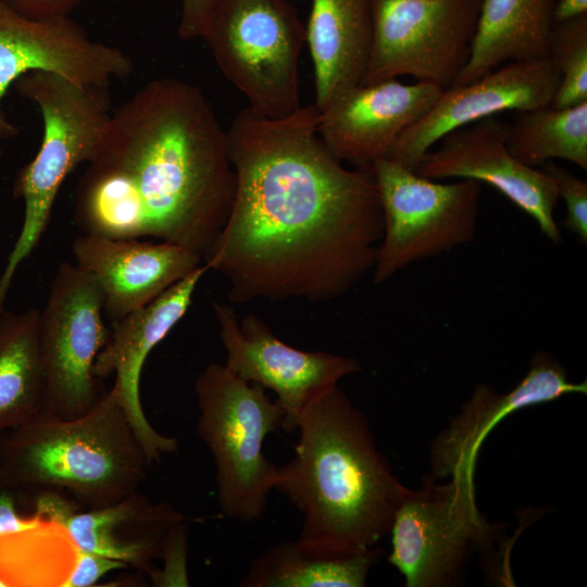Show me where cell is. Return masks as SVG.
Masks as SVG:
<instances>
[{"label":"cell","mask_w":587,"mask_h":587,"mask_svg":"<svg viewBox=\"0 0 587 587\" xmlns=\"http://www.w3.org/2000/svg\"><path fill=\"white\" fill-rule=\"evenodd\" d=\"M0 587H5L4 583L0 579Z\"/></svg>","instance_id":"e575fe53"},{"label":"cell","mask_w":587,"mask_h":587,"mask_svg":"<svg viewBox=\"0 0 587 587\" xmlns=\"http://www.w3.org/2000/svg\"><path fill=\"white\" fill-rule=\"evenodd\" d=\"M18 14L36 21L70 17L83 0H2Z\"/></svg>","instance_id":"4dcf8cb0"},{"label":"cell","mask_w":587,"mask_h":587,"mask_svg":"<svg viewBox=\"0 0 587 587\" xmlns=\"http://www.w3.org/2000/svg\"><path fill=\"white\" fill-rule=\"evenodd\" d=\"M151 464L111 390L85 414L40 413L0 434V487L55 491L89 509L137 492Z\"/></svg>","instance_id":"277c9868"},{"label":"cell","mask_w":587,"mask_h":587,"mask_svg":"<svg viewBox=\"0 0 587 587\" xmlns=\"http://www.w3.org/2000/svg\"><path fill=\"white\" fill-rule=\"evenodd\" d=\"M583 15H587V0H553V24L566 22Z\"/></svg>","instance_id":"836d02e7"},{"label":"cell","mask_w":587,"mask_h":587,"mask_svg":"<svg viewBox=\"0 0 587 587\" xmlns=\"http://www.w3.org/2000/svg\"><path fill=\"white\" fill-rule=\"evenodd\" d=\"M289 462L273 489L302 514V545L336 554L372 548L389 532L409 488L377 449L367 420L334 386L301 411Z\"/></svg>","instance_id":"3957f363"},{"label":"cell","mask_w":587,"mask_h":587,"mask_svg":"<svg viewBox=\"0 0 587 587\" xmlns=\"http://www.w3.org/2000/svg\"><path fill=\"white\" fill-rule=\"evenodd\" d=\"M587 384L569 380L567 371L552 354L535 353L525 376L509 391L477 386L459 415L435 439L432 474L437 479L473 477L482 444L508 415L570 394H586Z\"/></svg>","instance_id":"d6986e66"},{"label":"cell","mask_w":587,"mask_h":587,"mask_svg":"<svg viewBox=\"0 0 587 587\" xmlns=\"http://www.w3.org/2000/svg\"><path fill=\"white\" fill-rule=\"evenodd\" d=\"M208 271L201 264L151 302L112 324L109 339L95 362L93 373L99 379L114 375L111 390L151 463L176 452L178 441L155 430L147 420L139 394L141 371L152 349L186 314L198 283Z\"/></svg>","instance_id":"2e32d148"},{"label":"cell","mask_w":587,"mask_h":587,"mask_svg":"<svg viewBox=\"0 0 587 587\" xmlns=\"http://www.w3.org/2000/svg\"><path fill=\"white\" fill-rule=\"evenodd\" d=\"M507 138L508 124L497 116L472 123L441 138L414 172L433 180L485 183L533 217L546 238L560 243L561 230L553 217L559 200L554 182L542 170L514 158Z\"/></svg>","instance_id":"5bb4252c"},{"label":"cell","mask_w":587,"mask_h":587,"mask_svg":"<svg viewBox=\"0 0 587 587\" xmlns=\"http://www.w3.org/2000/svg\"><path fill=\"white\" fill-rule=\"evenodd\" d=\"M35 514L62 525L80 551L90 552L140 569L149 567L151 558L160 555L165 532H154L137 541H125L115 529L128 522L167 525L183 515L170 504H151L137 492L102 508L77 512L75 503L55 491L37 494Z\"/></svg>","instance_id":"ffe728a7"},{"label":"cell","mask_w":587,"mask_h":587,"mask_svg":"<svg viewBox=\"0 0 587 587\" xmlns=\"http://www.w3.org/2000/svg\"><path fill=\"white\" fill-rule=\"evenodd\" d=\"M319 115L314 103L278 118L246 108L226 130L235 197L203 263L233 304L329 301L375 265L384 216L372 168H346Z\"/></svg>","instance_id":"6da1fadb"},{"label":"cell","mask_w":587,"mask_h":587,"mask_svg":"<svg viewBox=\"0 0 587 587\" xmlns=\"http://www.w3.org/2000/svg\"><path fill=\"white\" fill-rule=\"evenodd\" d=\"M78 552L62 525L42 519L32 528L0 536V579L5 587H63Z\"/></svg>","instance_id":"484cf974"},{"label":"cell","mask_w":587,"mask_h":587,"mask_svg":"<svg viewBox=\"0 0 587 587\" xmlns=\"http://www.w3.org/2000/svg\"><path fill=\"white\" fill-rule=\"evenodd\" d=\"M122 561L80 551L63 587H88L95 585L109 572L127 567Z\"/></svg>","instance_id":"f546056e"},{"label":"cell","mask_w":587,"mask_h":587,"mask_svg":"<svg viewBox=\"0 0 587 587\" xmlns=\"http://www.w3.org/2000/svg\"><path fill=\"white\" fill-rule=\"evenodd\" d=\"M371 168L384 216L373 267L376 285L412 263L473 240L482 196L479 182L428 179L387 158Z\"/></svg>","instance_id":"ba28073f"},{"label":"cell","mask_w":587,"mask_h":587,"mask_svg":"<svg viewBox=\"0 0 587 587\" xmlns=\"http://www.w3.org/2000/svg\"><path fill=\"white\" fill-rule=\"evenodd\" d=\"M222 0H182L178 35L184 40L201 38Z\"/></svg>","instance_id":"1f68e13d"},{"label":"cell","mask_w":587,"mask_h":587,"mask_svg":"<svg viewBox=\"0 0 587 587\" xmlns=\"http://www.w3.org/2000/svg\"><path fill=\"white\" fill-rule=\"evenodd\" d=\"M197 434L212 455L218 507L225 517H262L277 466L263 453L264 439L283 426L284 412L261 385L246 382L225 363L197 376Z\"/></svg>","instance_id":"8992f818"},{"label":"cell","mask_w":587,"mask_h":587,"mask_svg":"<svg viewBox=\"0 0 587 587\" xmlns=\"http://www.w3.org/2000/svg\"><path fill=\"white\" fill-rule=\"evenodd\" d=\"M372 39L370 0H311L305 25L315 82V107L361 83Z\"/></svg>","instance_id":"44dd1931"},{"label":"cell","mask_w":587,"mask_h":587,"mask_svg":"<svg viewBox=\"0 0 587 587\" xmlns=\"http://www.w3.org/2000/svg\"><path fill=\"white\" fill-rule=\"evenodd\" d=\"M13 87L38 108L43 132L38 152L14 186V195L24 201V220L0 276V315L18 266L49 224L63 182L92 158L112 114L109 88L80 85L57 73L33 71Z\"/></svg>","instance_id":"5b68a950"},{"label":"cell","mask_w":587,"mask_h":587,"mask_svg":"<svg viewBox=\"0 0 587 587\" xmlns=\"http://www.w3.org/2000/svg\"><path fill=\"white\" fill-rule=\"evenodd\" d=\"M187 528L185 520L173 523L165 532L160 555L164 569L151 572L157 586H188L186 572Z\"/></svg>","instance_id":"f1b7e54d"},{"label":"cell","mask_w":587,"mask_h":587,"mask_svg":"<svg viewBox=\"0 0 587 587\" xmlns=\"http://www.w3.org/2000/svg\"><path fill=\"white\" fill-rule=\"evenodd\" d=\"M508 148L532 167L554 159L587 170V101L566 108L545 105L519 111L508 124Z\"/></svg>","instance_id":"d4e9b609"},{"label":"cell","mask_w":587,"mask_h":587,"mask_svg":"<svg viewBox=\"0 0 587 587\" xmlns=\"http://www.w3.org/2000/svg\"><path fill=\"white\" fill-rule=\"evenodd\" d=\"M553 0H482L467 63L451 86L512 62L548 58Z\"/></svg>","instance_id":"7402d4cb"},{"label":"cell","mask_w":587,"mask_h":587,"mask_svg":"<svg viewBox=\"0 0 587 587\" xmlns=\"http://www.w3.org/2000/svg\"><path fill=\"white\" fill-rule=\"evenodd\" d=\"M41 521L42 517L36 514L27 517L20 515L12 491L0 487V536L32 528Z\"/></svg>","instance_id":"d6a6232c"},{"label":"cell","mask_w":587,"mask_h":587,"mask_svg":"<svg viewBox=\"0 0 587 587\" xmlns=\"http://www.w3.org/2000/svg\"><path fill=\"white\" fill-rule=\"evenodd\" d=\"M1 157H2V151H1V149H0V162H1Z\"/></svg>","instance_id":"d590c367"},{"label":"cell","mask_w":587,"mask_h":587,"mask_svg":"<svg viewBox=\"0 0 587 587\" xmlns=\"http://www.w3.org/2000/svg\"><path fill=\"white\" fill-rule=\"evenodd\" d=\"M33 71L52 72L80 85L109 88L112 80L132 75L134 62L120 48L92 40L71 17L30 20L0 0V140L18 134L1 101L21 76Z\"/></svg>","instance_id":"4fadbf2b"},{"label":"cell","mask_w":587,"mask_h":587,"mask_svg":"<svg viewBox=\"0 0 587 587\" xmlns=\"http://www.w3.org/2000/svg\"><path fill=\"white\" fill-rule=\"evenodd\" d=\"M482 0H370L372 39L361 83L399 76L450 87L469 61Z\"/></svg>","instance_id":"30bf717a"},{"label":"cell","mask_w":587,"mask_h":587,"mask_svg":"<svg viewBox=\"0 0 587 587\" xmlns=\"http://www.w3.org/2000/svg\"><path fill=\"white\" fill-rule=\"evenodd\" d=\"M560 76L549 58L512 61L464 85L444 89L429 110L397 139L387 159L415 171L447 134L505 111L550 105Z\"/></svg>","instance_id":"9a60e30c"},{"label":"cell","mask_w":587,"mask_h":587,"mask_svg":"<svg viewBox=\"0 0 587 587\" xmlns=\"http://www.w3.org/2000/svg\"><path fill=\"white\" fill-rule=\"evenodd\" d=\"M79 178L75 221L87 234L182 246L202 260L235 197L228 137L202 90L153 79L112 112Z\"/></svg>","instance_id":"7a4b0ae2"},{"label":"cell","mask_w":587,"mask_h":587,"mask_svg":"<svg viewBox=\"0 0 587 587\" xmlns=\"http://www.w3.org/2000/svg\"><path fill=\"white\" fill-rule=\"evenodd\" d=\"M45 370L39 311L0 315V434L42 413Z\"/></svg>","instance_id":"603a6c76"},{"label":"cell","mask_w":587,"mask_h":587,"mask_svg":"<svg viewBox=\"0 0 587 587\" xmlns=\"http://www.w3.org/2000/svg\"><path fill=\"white\" fill-rule=\"evenodd\" d=\"M382 555L372 548L357 554H336L295 541H282L253 559L240 587H363Z\"/></svg>","instance_id":"cb8c5ba5"},{"label":"cell","mask_w":587,"mask_h":587,"mask_svg":"<svg viewBox=\"0 0 587 587\" xmlns=\"http://www.w3.org/2000/svg\"><path fill=\"white\" fill-rule=\"evenodd\" d=\"M542 171L554 182L559 199H563L566 216L562 221L571 234L577 236L582 243L587 242V182L582 179L553 161L545 163Z\"/></svg>","instance_id":"83f0119b"},{"label":"cell","mask_w":587,"mask_h":587,"mask_svg":"<svg viewBox=\"0 0 587 587\" xmlns=\"http://www.w3.org/2000/svg\"><path fill=\"white\" fill-rule=\"evenodd\" d=\"M389 532L388 562L407 587L458 585L472 554L492 548L499 533L478 511L473 477L440 483L430 475L408 490Z\"/></svg>","instance_id":"9c48e42d"},{"label":"cell","mask_w":587,"mask_h":587,"mask_svg":"<svg viewBox=\"0 0 587 587\" xmlns=\"http://www.w3.org/2000/svg\"><path fill=\"white\" fill-rule=\"evenodd\" d=\"M548 58L560 76L550 105L566 108L587 101V15L553 24Z\"/></svg>","instance_id":"4316f807"},{"label":"cell","mask_w":587,"mask_h":587,"mask_svg":"<svg viewBox=\"0 0 587 587\" xmlns=\"http://www.w3.org/2000/svg\"><path fill=\"white\" fill-rule=\"evenodd\" d=\"M442 90L398 78L360 83L319 111L317 134L340 162L371 167L388 157L399 136L429 110Z\"/></svg>","instance_id":"e0dca14e"},{"label":"cell","mask_w":587,"mask_h":587,"mask_svg":"<svg viewBox=\"0 0 587 587\" xmlns=\"http://www.w3.org/2000/svg\"><path fill=\"white\" fill-rule=\"evenodd\" d=\"M105 320L93 279L76 264H60L39 311L43 414L77 417L102 397L93 366L110 336Z\"/></svg>","instance_id":"8fae6325"},{"label":"cell","mask_w":587,"mask_h":587,"mask_svg":"<svg viewBox=\"0 0 587 587\" xmlns=\"http://www.w3.org/2000/svg\"><path fill=\"white\" fill-rule=\"evenodd\" d=\"M225 365L246 382L276 395L284 412L282 429L296 430L304 407L338 382L362 371L352 358L324 351H304L280 340L255 314L238 320L227 303L213 302Z\"/></svg>","instance_id":"7c38bea8"},{"label":"cell","mask_w":587,"mask_h":587,"mask_svg":"<svg viewBox=\"0 0 587 587\" xmlns=\"http://www.w3.org/2000/svg\"><path fill=\"white\" fill-rule=\"evenodd\" d=\"M75 264L96 283L111 324L151 302L203 264L195 252L167 241L84 233L72 242Z\"/></svg>","instance_id":"ac0fdd59"},{"label":"cell","mask_w":587,"mask_h":587,"mask_svg":"<svg viewBox=\"0 0 587 587\" xmlns=\"http://www.w3.org/2000/svg\"><path fill=\"white\" fill-rule=\"evenodd\" d=\"M253 112L278 118L300 104L305 25L289 0H222L201 37Z\"/></svg>","instance_id":"52a82bcc"}]
</instances>
